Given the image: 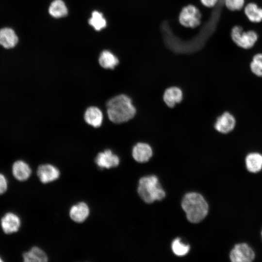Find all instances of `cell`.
I'll list each match as a JSON object with an SVG mask.
<instances>
[{
  "instance_id": "7c38bea8",
  "label": "cell",
  "mask_w": 262,
  "mask_h": 262,
  "mask_svg": "<svg viewBox=\"0 0 262 262\" xmlns=\"http://www.w3.org/2000/svg\"><path fill=\"white\" fill-rule=\"evenodd\" d=\"M134 159L139 163L148 161L152 155V150L150 146L145 143H138L136 144L132 151Z\"/></svg>"
},
{
  "instance_id": "f1b7e54d",
  "label": "cell",
  "mask_w": 262,
  "mask_h": 262,
  "mask_svg": "<svg viewBox=\"0 0 262 262\" xmlns=\"http://www.w3.org/2000/svg\"><path fill=\"white\" fill-rule=\"evenodd\" d=\"M2 260L1 259V258H0V262H2Z\"/></svg>"
},
{
  "instance_id": "9c48e42d",
  "label": "cell",
  "mask_w": 262,
  "mask_h": 262,
  "mask_svg": "<svg viewBox=\"0 0 262 262\" xmlns=\"http://www.w3.org/2000/svg\"><path fill=\"white\" fill-rule=\"evenodd\" d=\"M40 180L43 183H47L57 180L60 176V171L55 166L50 164L40 165L37 171Z\"/></svg>"
},
{
  "instance_id": "484cf974",
  "label": "cell",
  "mask_w": 262,
  "mask_h": 262,
  "mask_svg": "<svg viewBox=\"0 0 262 262\" xmlns=\"http://www.w3.org/2000/svg\"><path fill=\"white\" fill-rule=\"evenodd\" d=\"M7 181L3 175L0 173V195L4 193L7 189Z\"/></svg>"
},
{
  "instance_id": "ba28073f",
  "label": "cell",
  "mask_w": 262,
  "mask_h": 262,
  "mask_svg": "<svg viewBox=\"0 0 262 262\" xmlns=\"http://www.w3.org/2000/svg\"><path fill=\"white\" fill-rule=\"evenodd\" d=\"M95 162L100 168H110L119 164V159L111 150L107 149L97 155Z\"/></svg>"
},
{
  "instance_id": "ffe728a7",
  "label": "cell",
  "mask_w": 262,
  "mask_h": 262,
  "mask_svg": "<svg viewBox=\"0 0 262 262\" xmlns=\"http://www.w3.org/2000/svg\"><path fill=\"white\" fill-rule=\"evenodd\" d=\"M98 62L99 65L105 69H114L119 63L118 58L108 50H104L101 52Z\"/></svg>"
},
{
  "instance_id": "5bb4252c",
  "label": "cell",
  "mask_w": 262,
  "mask_h": 262,
  "mask_svg": "<svg viewBox=\"0 0 262 262\" xmlns=\"http://www.w3.org/2000/svg\"><path fill=\"white\" fill-rule=\"evenodd\" d=\"M89 209L88 205L82 202L73 205L69 211L71 219L77 223L83 222L88 216Z\"/></svg>"
},
{
  "instance_id": "9a60e30c",
  "label": "cell",
  "mask_w": 262,
  "mask_h": 262,
  "mask_svg": "<svg viewBox=\"0 0 262 262\" xmlns=\"http://www.w3.org/2000/svg\"><path fill=\"white\" fill-rule=\"evenodd\" d=\"M31 172L29 165L23 161H17L13 165V174L15 178L19 181L27 180L30 177Z\"/></svg>"
},
{
  "instance_id": "4316f807",
  "label": "cell",
  "mask_w": 262,
  "mask_h": 262,
  "mask_svg": "<svg viewBox=\"0 0 262 262\" xmlns=\"http://www.w3.org/2000/svg\"><path fill=\"white\" fill-rule=\"evenodd\" d=\"M251 60L254 62L262 70V52L255 53L253 56Z\"/></svg>"
},
{
  "instance_id": "d6986e66",
  "label": "cell",
  "mask_w": 262,
  "mask_h": 262,
  "mask_svg": "<svg viewBox=\"0 0 262 262\" xmlns=\"http://www.w3.org/2000/svg\"><path fill=\"white\" fill-rule=\"evenodd\" d=\"M26 262H45L48 261V257L45 252L37 246L33 247L31 250L23 255Z\"/></svg>"
},
{
  "instance_id": "8992f818",
  "label": "cell",
  "mask_w": 262,
  "mask_h": 262,
  "mask_svg": "<svg viewBox=\"0 0 262 262\" xmlns=\"http://www.w3.org/2000/svg\"><path fill=\"white\" fill-rule=\"evenodd\" d=\"M229 258L232 262H250L255 258L253 249L246 243L235 245L229 254Z\"/></svg>"
},
{
  "instance_id": "83f0119b",
  "label": "cell",
  "mask_w": 262,
  "mask_h": 262,
  "mask_svg": "<svg viewBox=\"0 0 262 262\" xmlns=\"http://www.w3.org/2000/svg\"><path fill=\"white\" fill-rule=\"evenodd\" d=\"M219 0H201L202 3L207 7H213L215 6Z\"/></svg>"
},
{
  "instance_id": "ac0fdd59",
  "label": "cell",
  "mask_w": 262,
  "mask_h": 262,
  "mask_svg": "<svg viewBox=\"0 0 262 262\" xmlns=\"http://www.w3.org/2000/svg\"><path fill=\"white\" fill-rule=\"evenodd\" d=\"M245 162L249 172H258L262 169V155L258 152L249 153L246 157Z\"/></svg>"
},
{
  "instance_id": "5b68a950",
  "label": "cell",
  "mask_w": 262,
  "mask_h": 262,
  "mask_svg": "<svg viewBox=\"0 0 262 262\" xmlns=\"http://www.w3.org/2000/svg\"><path fill=\"white\" fill-rule=\"evenodd\" d=\"M201 15L195 6L190 5L184 7L180 15L179 21L186 27L196 28L201 22Z\"/></svg>"
},
{
  "instance_id": "8fae6325",
  "label": "cell",
  "mask_w": 262,
  "mask_h": 262,
  "mask_svg": "<svg viewBox=\"0 0 262 262\" xmlns=\"http://www.w3.org/2000/svg\"><path fill=\"white\" fill-rule=\"evenodd\" d=\"M243 11L251 22L257 23L262 21V8L259 7L256 2L246 0V4Z\"/></svg>"
},
{
  "instance_id": "cb8c5ba5",
  "label": "cell",
  "mask_w": 262,
  "mask_h": 262,
  "mask_svg": "<svg viewBox=\"0 0 262 262\" xmlns=\"http://www.w3.org/2000/svg\"><path fill=\"white\" fill-rule=\"evenodd\" d=\"M245 4L246 0H224L225 7L231 11L242 10Z\"/></svg>"
},
{
  "instance_id": "d4e9b609",
  "label": "cell",
  "mask_w": 262,
  "mask_h": 262,
  "mask_svg": "<svg viewBox=\"0 0 262 262\" xmlns=\"http://www.w3.org/2000/svg\"><path fill=\"white\" fill-rule=\"evenodd\" d=\"M249 68L252 73L259 77H262V70L259 68L257 64L251 61L249 63Z\"/></svg>"
},
{
  "instance_id": "2e32d148",
  "label": "cell",
  "mask_w": 262,
  "mask_h": 262,
  "mask_svg": "<svg viewBox=\"0 0 262 262\" xmlns=\"http://www.w3.org/2000/svg\"><path fill=\"white\" fill-rule=\"evenodd\" d=\"M18 42V37L14 30L9 28L0 29V45L6 49L14 47Z\"/></svg>"
},
{
  "instance_id": "f546056e",
  "label": "cell",
  "mask_w": 262,
  "mask_h": 262,
  "mask_svg": "<svg viewBox=\"0 0 262 262\" xmlns=\"http://www.w3.org/2000/svg\"><path fill=\"white\" fill-rule=\"evenodd\" d=\"M261 234H262V232H261Z\"/></svg>"
},
{
  "instance_id": "603a6c76",
  "label": "cell",
  "mask_w": 262,
  "mask_h": 262,
  "mask_svg": "<svg viewBox=\"0 0 262 262\" xmlns=\"http://www.w3.org/2000/svg\"><path fill=\"white\" fill-rule=\"evenodd\" d=\"M172 249L173 253L179 256H182L187 254L190 249V246L182 243L179 238L176 239L172 244Z\"/></svg>"
},
{
  "instance_id": "44dd1931",
  "label": "cell",
  "mask_w": 262,
  "mask_h": 262,
  "mask_svg": "<svg viewBox=\"0 0 262 262\" xmlns=\"http://www.w3.org/2000/svg\"><path fill=\"white\" fill-rule=\"evenodd\" d=\"M50 15L54 17L60 18L67 15V9L62 0H54L50 5L49 9Z\"/></svg>"
},
{
  "instance_id": "6da1fadb",
  "label": "cell",
  "mask_w": 262,
  "mask_h": 262,
  "mask_svg": "<svg viewBox=\"0 0 262 262\" xmlns=\"http://www.w3.org/2000/svg\"><path fill=\"white\" fill-rule=\"evenodd\" d=\"M106 106L109 119L117 124L130 120L134 116L136 112L131 98L124 94L111 98L107 102Z\"/></svg>"
},
{
  "instance_id": "7402d4cb",
  "label": "cell",
  "mask_w": 262,
  "mask_h": 262,
  "mask_svg": "<svg viewBox=\"0 0 262 262\" xmlns=\"http://www.w3.org/2000/svg\"><path fill=\"white\" fill-rule=\"evenodd\" d=\"M89 23L97 31H100L106 26V21L102 14L96 11L92 13Z\"/></svg>"
},
{
  "instance_id": "3957f363",
  "label": "cell",
  "mask_w": 262,
  "mask_h": 262,
  "mask_svg": "<svg viewBox=\"0 0 262 262\" xmlns=\"http://www.w3.org/2000/svg\"><path fill=\"white\" fill-rule=\"evenodd\" d=\"M138 193L141 198L147 203L161 200L165 196L158 178L153 175L143 177L139 180Z\"/></svg>"
},
{
  "instance_id": "7a4b0ae2",
  "label": "cell",
  "mask_w": 262,
  "mask_h": 262,
  "mask_svg": "<svg viewBox=\"0 0 262 262\" xmlns=\"http://www.w3.org/2000/svg\"><path fill=\"white\" fill-rule=\"evenodd\" d=\"M181 206L187 219L193 223L201 221L208 212L207 202L200 194L196 193L187 194L182 199Z\"/></svg>"
},
{
  "instance_id": "52a82bcc",
  "label": "cell",
  "mask_w": 262,
  "mask_h": 262,
  "mask_svg": "<svg viewBox=\"0 0 262 262\" xmlns=\"http://www.w3.org/2000/svg\"><path fill=\"white\" fill-rule=\"evenodd\" d=\"M235 125L234 116L230 113L226 112L217 118L214 128L218 132L227 134L234 130Z\"/></svg>"
},
{
  "instance_id": "e0dca14e",
  "label": "cell",
  "mask_w": 262,
  "mask_h": 262,
  "mask_svg": "<svg viewBox=\"0 0 262 262\" xmlns=\"http://www.w3.org/2000/svg\"><path fill=\"white\" fill-rule=\"evenodd\" d=\"M163 99L168 107L173 108L176 103H179L182 100V92L178 87H171L165 91Z\"/></svg>"
},
{
  "instance_id": "277c9868",
  "label": "cell",
  "mask_w": 262,
  "mask_h": 262,
  "mask_svg": "<svg viewBox=\"0 0 262 262\" xmlns=\"http://www.w3.org/2000/svg\"><path fill=\"white\" fill-rule=\"evenodd\" d=\"M230 36L236 45L245 49H251L258 39V34L256 31L253 30L244 31L240 25H236L231 28Z\"/></svg>"
},
{
  "instance_id": "30bf717a",
  "label": "cell",
  "mask_w": 262,
  "mask_h": 262,
  "mask_svg": "<svg viewBox=\"0 0 262 262\" xmlns=\"http://www.w3.org/2000/svg\"><path fill=\"white\" fill-rule=\"evenodd\" d=\"M20 225L21 221L18 216L12 213H6L1 220L2 229L7 234H11L17 231Z\"/></svg>"
},
{
  "instance_id": "4fadbf2b",
  "label": "cell",
  "mask_w": 262,
  "mask_h": 262,
  "mask_svg": "<svg viewBox=\"0 0 262 262\" xmlns=\"http://www.w3.org/2000/svg\"><path fill=\"white\" fill-rule=\"evenodd\" d=\"M84 118L85 122L89 125L95 128H98L102 123L103 115L98 107L91 106L86 110Z\"/></svg>"
}]
</instances>
